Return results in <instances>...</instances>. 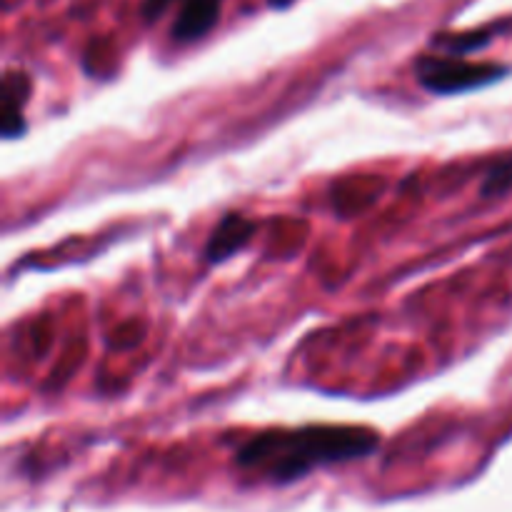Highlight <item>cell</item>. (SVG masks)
<instances>
[{
  "mask_svg": "<svg viewBox=\"0 0 512 512\" xmlns=\"http://www.w3.org/2000/svg\"><path fill=\"white\" fill-rule=\"evenodd\" d=\"M380 438L363 425H305L293 430H265L235 455L243 470L275 485L305 478L320 465L345 463L375 453Z\"/></svg>",
  "mask_w": 512,
  "mask_h": 512,
  "instance_id": "obj_1",
  "label": "cell"
},
{
  "mask_svg": "<svg viewBox=\"0 0 512 512\" xmlns=\"http://www.w3.org/2000/svg\"><path fill=\"white\" fill-rule=\"evenodd\" d=\"M508 68L498 63H470L463 58H420L418 80L425 90L438 95L465 93V90L483 88L498 83Z\"/></svg>",
  "mask_w": 512,
  "mask_h": 512,
  "instance_id": "obj_2",
  "label": "cell"
},
{
  "mask_svg": "<svg viewBox=\"0 0 512 512\" xmlns=\"http://www.w3.org/2000/svg\"><path fill=\"white\" fill-rule=\"evenodd\" d=\"M220 10H223V0H185L170 28V35L178 43H195L218 25Z\"/></svg>",
  "mask_w": 512,
  "mask_h": 512,
  "instance_id": "obj_3",
  "label": "cell"
},
{
  "mask_svg": "<svg viewBox=\"0 0 512 512\" xmlns=\"http://www.w3.org/2000/svg\"><path fill=\"white\" fill-rule=\"evenodd\" d=\"M255 233V223L245 215L228 213L218 225H215L213 235H210L208 245H205V258L208 263H223L230 255L238 253L240 248L250 243Z\"/></svg>",
  "mask_w": 512,
  "mask_h": 512,
  "instance_id": "obj_4",
  "label": "cell"
},
{
  "mask_svg": "<svg viewBox=\"0 0 512 512\" xmlns=\"http://www.w3.org/2000/svg\"><path fill=\"white\" fill-rule=\"evenodd\" d=\"M30 80L28 75L23 73H8L5 75V110H3V135L5 138H10V135L15 133H23V118H20V110H15V105H18V98L25 100L28 98L30 90H25V93H20V88H28Z\"/></svg>",
  "mask_w": 512,
  "mask_h": 512,
  "instance_id": "obj_5",
  "label": "cell"
},
{
  "mask_svg": "<svg viewBox=\"0 0 512 512\" xmlns=\"http://www.w3.org/2000/svg\"><path fill=\"white\" fill-rule=\"evenodd\" d=\"M508 190H512V158H503L488 170L480 195L483 198H498V195H505Z\"/></svg>",
  "mask_w": 512,
  "mask_h": 512,
  "instance_id": "obj_6",
  "label": "cell"
},
{
  "mask_svg": "<svg viewBox=\"0 0 512 512\" xmlns=\"http://www.w3.org/2000/svg\"><path fill=\"white\" fill-rule=\"evenodd\" d=\"M173 3L175 0H143V5H140V13H143L145 23H153V20L160 18V15H163Z\"/></svg>",
  "mask_w": 512,
  "mask_h": 512,
  "instance_id": "obj_7",
  "label": "cell"
},
{
  "mask_svg": "<svg viewBox=\"0 0 512 512\" xmlns=\"http://www.w3.org/2000/svg\"><path fill=\"white\" fill-rule=\"evenodd\" d=\"M288 0H270V5H275V8H280V5H285Z\"/></svg>",
  "mask_w": 512,
  "mask_h": 512,
  "instance_id": "obj_8",
  "label": "cell"
}]
</instances>
